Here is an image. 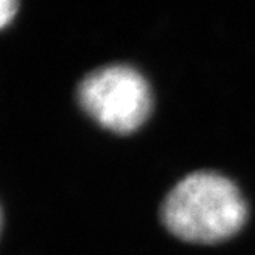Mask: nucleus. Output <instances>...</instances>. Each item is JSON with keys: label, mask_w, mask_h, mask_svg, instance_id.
Wrapping results in <instances>:
<instances>
[{"label": "nucleus", "mask_w": 255, "mask_h": 255, "mask_svg": "<svg viewBox=\"0 0 255 255\" xmlns=\"http://www.w3.org/2000/svg\"><path fill=\"white\" fill-rule=\"evenodd\" d=\"M77 100L91 119L117 134L137 131L152 109L149 83L128 65H109L89 72L79 83Z\"/></svg>", "instance_id": "nucleus-2"}, {"label": "nucleus", "mask_w": 255, "mask_h": 255, "mask_svg": "<svg viewBox=\"0 0 255 255\" xmlns=\"http://www.w3.org/2000/svg\"><path fill=\"white\" fill-rule=\"evenodd\" d=\"M17 6H19V3L14 2V0H2V3H0V25H2V28L9 23L17 11Z\"/></svg>", "instance_id": "nucleus-3"}, {"label": "nucleus", "mask_w": 255, "mask_h": 255, "mask_svg": "<svg viewBox=\"0 0 255 255\" xmlns=\"http://www.w3.org/2000/svg\"><path fill=\"white\" fill-rule=\"evenodd\" d=\"M248 217L245 198L222 174L192 172L171 189L161 205V222L178 239L218 243L239 232Z\"/></svg>", "instance_id": "nucleus-1"}]
</instances>
